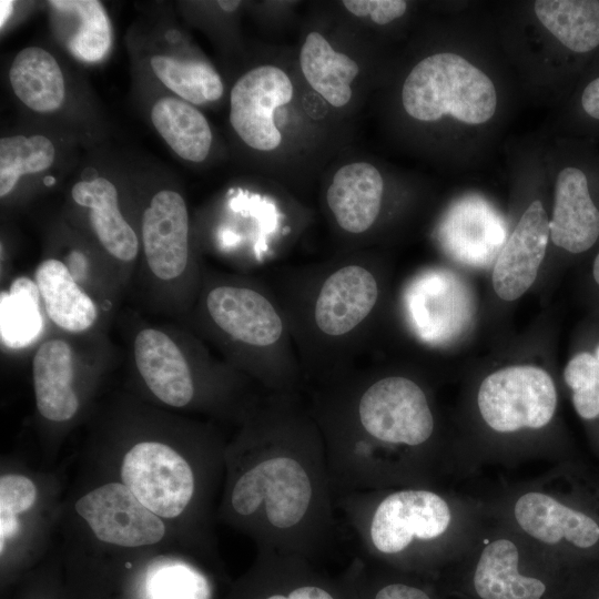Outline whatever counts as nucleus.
<instances>
[{"label": "nucleus", "instance_id": "1", "mask_svg": "<svg viewBox=\"0 0 599 599\" xmlns=\"http://www.w3.org/2000/svg\"><path fill=\"white\" fill-rule=\"evenodd\" d=\"M402 102L406 113L418 121L435 122L451 115L467 124H481L494 115L497 94L480 69L458 54L441 52L412 69Z\"/></svg>", "mask_w": 599, "mask_h": 599}, {"label": "nucleus", "instance_id": "2", "mask_svg": "<svg viewBox=\"0 0 599 599\" xmlns=\"http://www.w3.org/2000/svg\"><path fill=\"white\" fill-rule=\"evenodd\" d=\"M557 402L551 376L531 365L494 372L483 380L477 395L484 422L498 433L545 427L556 413Z\"/></svg>", "mask_w": 599, "mask_h": 599}, {"label": "nucleus", "instance_id": "3", "mask_svg": "<svg viewBox=\"0 0 599 599\" xmlns=\"http://www.w3.org/2000/svg\"><path fill=\"white\" fill-rule=\"evenodd\" d=\"M121 480L161 518L180 516L194 494V475L186 459L160 441H141L123 456Z\"/></svg>", "mask_w": 599, "mask_h": 599}, {"label": "nucleus", "instance_id": "4", "mask_svg": "<svg viewBox=\"0 0 599 599\" xmlns=\"http://www.w3.org/2000/svg\"><path fill=\"white\" fill-rule=\"evenodd\" d=\"M312 485L302 465L290 457H274L256 464L235 483L231 504L240 515L255 512L264 502L268 521L286 529L305 516Z\"/></svg>", "mask_w": 599, "mask_h": 599}, {"label": "nucleus", "instance_id": "5", "mask_svg": "<svg viewBox=\"0 0 599 599\" xmlns=\"http://www.w3.org/2000/svg\"><path fill=\"white\" fill-rule=\"evenodd\" d=\"M599 501H564L531 490L512 507L517 526L530 538L551 548L579 555L599 554Z\"/></svg>", "mask_w": 599, "mask_h": 599}, {"label": "nucleus", "instance_id": "6", "mask_svg": "<svg viewBox=\"0 0 599 599\" xmlns=\"http://www.w3.org/2000/svg\"><path fill=\"white\" fill-rule=\"evenodd\" d=\"M362 426L374 438L417 446L432 436L434 417L423 389L413 380L392 376L370 385L362 395Z\"/></svg>", "mask_w": 599, "mask_h": 599}, {"label": "nucleus", "instance_id": "7", "mask_svg": "<svg viewBox=\"0 0 599 599\" xmlns=\"http://www.w3.org/2000/svg\"><path fill=\"white\" fill-rule=\"evenodd\" d=\"M77 514L102 542L123 548L152 546L165 535L161 517L122 483L101 485L80 497Z\"/></svg>", "mask_w": 599, "mask_h": 599}, {"label": "nucleus", "instance_id": "8", "mask_svg": "<svg viewBox=\"0 0 599 599\" xmlns=\"http://www.w3.org/2000/svg\"><path fill=\"white\" fill-rule=\"evenodd\" d=\"M453 512L438 494L423 489H406L385 497L370 522V539L383 554L405 550L414 539L432 540L449 528Z\"/></svg>", "mask_w": 599, "mask_h": 599}, {"label": "nucleus", "instance_id": "9", "mask_svg": "<svg viewBox=\"0 0 599 599\" xmlns=\"http://www.w3.org/2000/svg\"><path fill=\"white\" fill-rule=\"evenodd\" d=\"M293 84L275 65H260L243 74L230 97V122L242 141L258 151L275 150L282 135L274 123L277 108L291 102Z\"/></svg>", "mask_w": 599, "mask_h": 599}, {"label": "nucleus", "instance_id": "10", "mask_svg": "<svg viewBox=\"0 0 599 599\" xmlns=\"http://www.w3.org/2000/svg\"><path fill=\"white\" fill-rule=\"evenodd\" d=\"M142 240L151 272L162 281L179 277L189 261V214L181 194L162 190L143 213Z\"/></svg>", "mask_w": 599, "mask_h": 599}, {"label": "nucleus", "instance_id": "11", "mask_svg": "<svg viewBox=\"0 0 599 599\" xmlns=\"http://www.w3.org/2000/svg\"><path fill=\"white\" fill-rule=\"evenodd\" d=\"M549 222L539 200L521 215L494 266L493 286L501 300L515 301L534 284L546 254Z\"/></svg>", "mask_w": 599, "mask_h": 599}, {"label": "nucleus", "instance_id": "12", "mask_svg": "<svg viewBox=\"0 0 599 599\" xmlns=\"http://www.w3.org/2000/svg\"><path fill=\"white\" fill-rule=\"evenodd\" d=\"M549 227L552 243L570 254L586 253L599 240V207L587 175L576 166L558 173Z\"/></svg>", "mask_w": 599, "mask_h": 599}, {"label": "nucleus", "instance_id": "13", "mask_svg": "<svg viewBox=\"0 0 599 599\" xmlns=\"http://www.w3.org/2000/svg\"><path fill=\"white\" fill-rule=\"evenodd\" d=\"M213 322L234 339L268 346L282 335L283 324L273 305L256 291L231 285L213 288L206 297Z\"/></svg>", "mask_w": 599, "mask_h": 599}, {"label": "nucleus", "instance_id": "14", "mask_svg": "<svg viewBox=\"0 0 599 599\" xmlns=\"http://www.w3.org/2000/svg\"><path fill=\"white\" fill-rule=\"evenodd\" d=\"M377 297V282L368 270L344 266L322 285L315 303L316 325L329 336L344 335L367 317Z\"/></svg>", "mask_w": 599, "mask_h": 599}, {"label": "nucleus", "instance_id": "15", "mask_svg": "<svg viewBox=\"0 0 599 599\" xmlns=\"http://www.w3.org/2000/svg\"><path fill=\"white\" fill-rule=\"evenodd\" d=\"M134 359L144 383L162 403L184 407L191 402L194 386L189 364L167 334L155 328L140 331Z\"/></svg>", "mask_w": 599, "mask_h": 599}, {"label": "nucleus", "instance_id": "16", "mask_svg": "<svg viewBox=\"0 0 599 599\" xmlns=\"http://www.w3.org/2000/svg\"><path fill=\"white\" fill-rule=\"evenodd\" d=\"M384 192L379 171L370 163H349L336 171L326 193L337 224L346 232L361 234L376 221Z\"/></svg>", "mask_w": 599, "mask_h": 599}, {"label": "nucleus", "instance_id": "17", "mask_svg": "<svg viewBox=\"0 0 599 599\" xmlns=\"http://www.w3.org/2000/svg\"><path fill=\"white\" fill-rule=\"evenodd\" d=\"M73 353L62 339L40 345L32 361V378L38 412L51 422H67L78 412L79 399L72 387Z\"/></svg>", "mask_w": 599, "mask_h": 599}, {"label": "nucleus", "instance_id": "18", "mask_svg": "<svg viewBox=\"0 0 599 599\" xmlns=\"http://www.w3.org/2000/svg\"><path fill=\"white\" fill-rule=\"evenodd\" d=\"M519 548L507 537L486 544L474 572V588L481 599H541L546 585L519 572Z\"/></svg>", "mask_w": 599, "mask_h": 599}, {"label": "nucleus", "instance_id": "19", "mask_svg": "<svg viewBox=\"0 0 599 599\" xmlns=\"http://www.w3.org/2000/svg\"><path fill=\"white\" fill-rule=\"evenodd\" d=\"M71 193L77 204L90 209L92 229L104 250L119 261H133L139 250L138 236L119 210L114 184L95 177L75 183Z\"/></svg>", "mask_w": 599, "mask_h": 599}, {"label": "nucleus", "instance_id": "20", "mask_svg": "<svg viewBox=\"0 0 599 599\" xmlns=\"http://www.w3.org/2000/svg\"><path fill=\"white\" fill-rule=\"evenodd\" d=\"M45 312L60 328L80 333L90 328L98 309L92 298L77 284L68 267L48 258L35 271V281Z\"/></svg>", "mask_w": 599, "mask_h": 599}, {"label": "nucleus", "instance_id": "21", "mask_svg": "<svg viewBox=\"0 0 599 599\" xmlns=\"http://www.w3.org/2000/svg\"><path fill=\"white\" fill-rule=\"evenodd\" d=\"M300 64L308 84L331 105L342 108L352 98L351 84L359 67L351 57L335 51L316 31L309 32L300 52Z\"/></svg>", "mask_w": 599, "mask_h": 599}, {"label": "nucleus", "instance_id": "22", "mask_svg": "<svg viewBox=\"0 0 599 599\" xmlns=\"http://www.w3.org/2000/svg\"><path fill=\"white\" fill-rule=\"evenodd\" d=\"M14 94L33 111L51 112L64 100L62 71L54 57L39 47L22 49L9 71Z\"/></svg>", "mask_w": 599, "mask_h": 599}, {"label": "nucleus", "instance_id": "23", "mask_svg": "<svg viewBox=\"0 0 599 599\" xmlns=\"http://www.w3.org/2000/svg\"><path fill=\"white\" fill-rule=\"evenodd\" d=\"M151 120L169 146L182 159L202 162L209 155L212 132L205 116L191 103L164 97L151 111Z\"/></svg>", "mask_w": 599, "mask_h": 599}, {"label": "nucleus", "instance_id": "24", "mask_svg": "<svg viewBox=\"0 0 599 599\" xmlns=\"http://www.w3.org/2000/svg\"><path fill=\"white\" fill-rule=\"evenodd\" d=\"M534 10L541 24L567 49L586 53L599 45V1L537 0Z\"/></svg>", "mask_w": 599, "mask_h": 599}, {"label": "nucleus", "instance_id": "25", "mask_svg": "<svg viewBox=\"0 0 599 599\" xmlns=\"http://www.w3.org/2000/svg\"><path fill=\"white\" fill-rule=\"evenodd\" d=\"M49 4L58 12L78 21L67 38L68 50L85 62L102 60L112 43L111 23L106 11L97 0H51Z\"/></svg>", "mask_w": 599, "mask_h": 599}, {"label": "nucleus", "instance_id": "26", "mask_svg": "<svg viewBox=\"0 0 599 599\" xmlns=\"http://www.w3.org/2000/svg\"><path fill=\"white\" fill-rule=\"evenodd\" d=\"M151 68L167 89L187 102L203 104L216 101L224 92L220 74L204 61L158 54L151 59Z\"/></svg>", "mask_w": 599, "mask_h": 599}, {"label": "nucleus", "instance_id": "27", "mask_svg": "<svg viewBox=\"0 0 599 599\" xmlns=\"http://www.w3.org/2000/svg\"><path fill=\"white\" fill-rule=\"evenodd\" d=\"M40 292L35 282L19 277L1 293V339L10 347L31 343L41 332Z\"/></svg>", "mask_w": 599, "mask_h": 599}, {"label": "nucleus", "instance_id": "28", "mask_svg": "<svg viewBox=\"0 0 599 599\" xmlns=\"http://www.w3.org/2000/svg\"><path fill=\"white\" fill-rule=\"evenodd\" d=\"M55 158L53 143L44 135H13L0 140V195H8L19 179L51 166Z\"/></svg>", "mask_w": 599, "mask_h": 599}, {"label": "nucleus", "instance_id": "29", "mask_svg": "<svg viewBox=\"0 0 599 599\" xmlns=\"http://www.w3.org/2000/svg\"><path fill=\"white\" fill-rule=\"evenodd\" d=\"M564 379L578 416L588 423L599 422V339L570 358Z\"/></svg>", "mask_w": 599, "mask_h": 599}, {"label": "nucleus", "instance_id": "30", "mask_svg": "<svg viewBox=\"0 0 599 599\" xmlns=\"http://www.w3.org/2000/svg\"><path fill=\"white\" fill-rule=\"evenodd\" d=\"M151 599H210L206 578L183 564H167L156 568L149 577Z\"/></svg>", "mask_w": 599, "mask_h": 599}, {"label": "nucleus", "instance_id": "31", "mask_svg": "<svg viewBox=\"0 0 599 599\" xmlns=\"http://www.w3.org/2000/svg\"><path fill=\"white\" fill-rule=\"evenodd\" d=\"M38 496L34 483L20 474L0 478V540L1 554L9 538L18 530V515L31 509Z\"/></svg>", "mask_w": 599, "mask_h": 599}, {"label": "nucleus", "instance_id": "32", "mask_svg": "<svg viewBox=\"0 0 599 599\" xmlns=\"http://www.w3.org/2000/svg\"><path fill=\"white\" fill-rule=\"evenodd\" d=\"M342 4L352 14L369 17L380 26L398 19L407 9V2L403 0H344Z\"/></svg>", "mask_w": 599, "mask_h": 599}, {"label": "nucleus", "instance_id": "33", "mask_svg": "<svg viewBox=\"0 0 599 599\" xmlns=\"http://www.w3.org/2000/svg\"><path fill=\"white\" fill-rule=\"evenodd\" d=\"M374 599H432L424 590L400 582L382 587Z\"/></svg>", "mask_w": 599, "mask_h": 599}, {"label": "nucleus", "instance_id": "34", "mask_svg": "<svg viewBox=\"0 0 599 599\" xmlns=\"http://www.w3.org/2000/svg\"><path fill=\"white\" fill-rule=\"evenodd\" d=\"M264 599H335L334 596L316 585H303L291 589L287 593H272Z\"/></svg>", "mask_w": 599, "mask_h": 599}, {"label": "nucleus", "instance_id": "35", "mask_svg": "<svg viewBox=\"0 0 599 599\" xmlns=\"http://www.w3.org/2000/svg\"><path fill=\"white\" fill-rule=\"evenodd\" d=\"M581 106L590 118L599 120V77L589 82L583 89Z\"/></svg>", "mask_w": 599, "mask_h": 599}, {"label": "nucleus", "instance_id": "36", "mask_svg": "<svg viewBox=\"0 0 599 599\" xmlns=\"http://www.w3.org/2000/svg\"><path fill=\"white\" fill-rule=\"evenodd\" d=\"M13 1L10 0H1L0 1V26L1 28L4 26L9 17L11 16L13 11Z\"/></svg>", "mask_w": 599, "mask_h": 599}, {"label": "nucleus", "instance_id": "37", "mask_svg": "<svg viewBox=\"0 0 599 599\" xmlns=\"http://www.w3.org/2000/svg\"><path fill=\"white\" fill-rule=\"evenodd\" d=\"M217 4L220 6V8L222 10H224L225 12H233L235 11L240 4H241V1H234V0H225V1H222L220 0L217 2Z\"/></svg>", "mask_w": 599, "mask_h": 599}, {"label": "nucleus", "instance_id": "38", "mask_svg": "<svg viewBox=\"0 0 599 599\" xmlns=\"http://www.w3.org/2000/svg\"><path fill=\"white\" fill-rule=\"evenodd\" d=\"M597 599H599V597Z\"/></svg>", "mask_w": 599, "mask_h": 599}]
</instances>
